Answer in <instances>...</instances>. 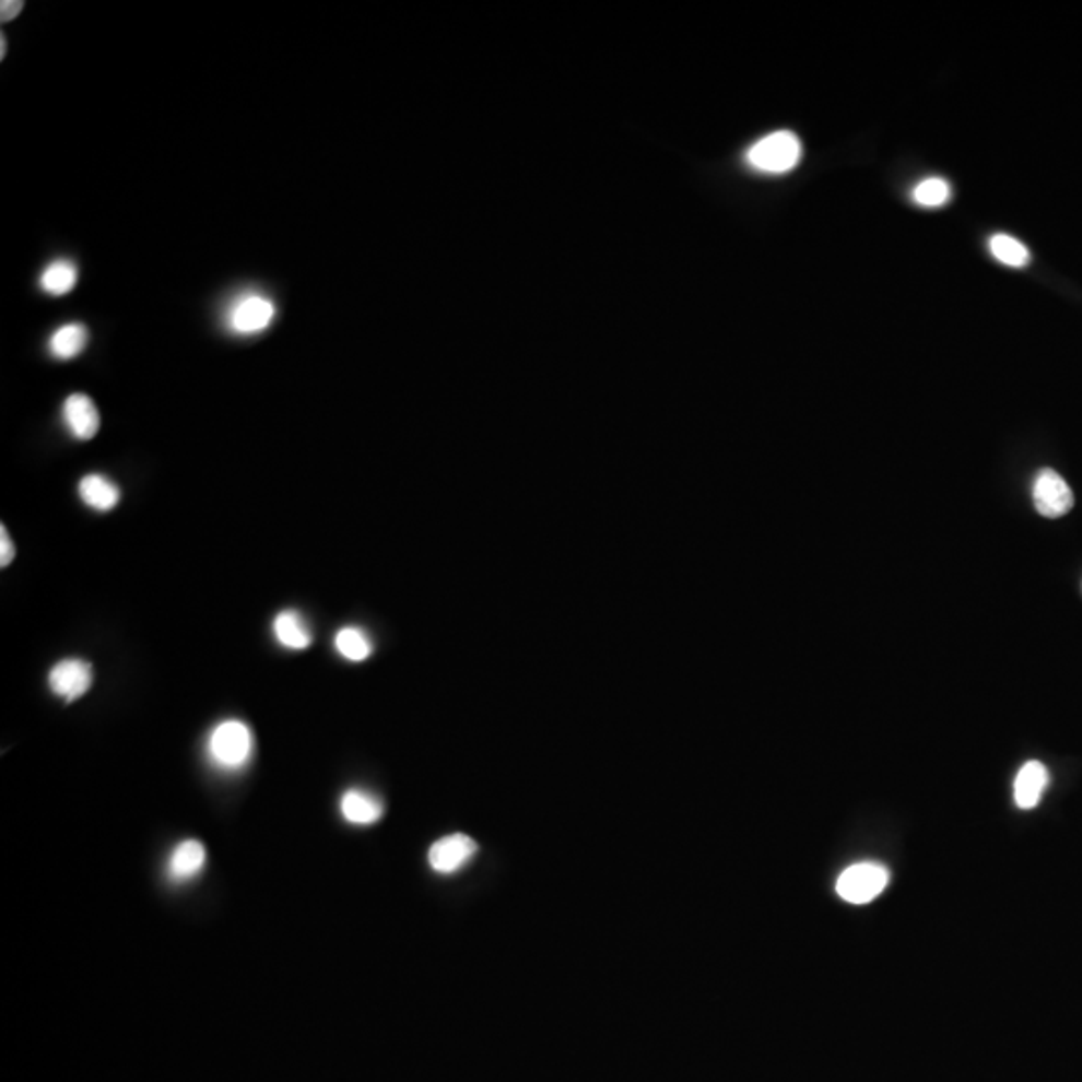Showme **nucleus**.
<instances>
[{
  "mask_svg": "<svg viewBox=\"0 0 1082 1082\" xmlns=\"http://www.w3.org/2000/svg\"><path fill=\"white\" fill-rule=\"evenodd\" d=\"M802 161V143L792 131L769 132L752 144L745 153V163L757 173L784 175L798 167Z\"/></svg>",
  "mask_w": 1082,
  "mask_h": 1082,
  "instance_id": "1",
  "label": "nucleus"
},
{
  "mask_svg": "<svg viewBox=\"0 0 1082 1082\" xmlns=\"http://www.w3.org/2000/svg\"><path fill=\"white\" fill-rule=\"evenodd\" d=\"M251 728L240 720H225L209 736L207 752L216 768L240 769L249 764L252 756Z\"/></svg>",
  "mask_w": 1082,
  "mask_h": 1082,
  "instance_id": "2",
  "label": "nucleus"
},
{
  "mask_svg": "<svg viewBox=\"0 0 1082 1082\" xmlns=\"http://www.w3.org/2000/svg\"><path fill=\"white\" fill-rule=\"evenodd\" d=\"M889 884V870L874 862H860L850 866L842 872L836 884L840 898L852 904H866L874 901Z\"/></svg>",
  "mask_w": 1082,
  "mask_h": 1082,
  "instance_id": "3",
  "label": "nucleus"
},
{
  "mask_svg": "<svg viewBox=\"0 0 1082 1082\" xmlns=\"http://www.w3.org/2000/svg\"><path fill=\"white\" fill-rule=\"evenodd\" d=\"M275 317L273 301L249 293L235 301L227 313L228 329L237 336H255L264 331Z\"/></svg>",
  "mask_w": 1082,
  "mask_h": 1082,
  "instance_id": "4",
  "label": "nucleus"
},
{
  "mask_svg": "<svg viewBox=\"0 0 1082 1082\" xmlns=\"http://www.w3.org/2000/svg\"><path fill=\"white\" fill-rule=\"evenodd\" d=\"M1033 499L1036 511L1050 519L1069 514L1070 507L1074 505V495L1069 483L1052 469L1038 471L1033 485Z\"/></svg>",
  "mask_w": 1082,
  "mask_h": 1082,
  "instance_id": "5",
  "label": "nucleus"
},
{
  "mask_svg": "<svg viewBox=\"0 0 1082 1082\" xmlns=\"http://www.w3.org/2000/svg\"><path fill=\"white\" fill-rule=\"evenodd\" d=\"M93 685V666L89 661L62 660L52 666L48 673V687L52 690L55 696L62 697L64 702H74L83 697Z\"/></svg>",
  "mask_w": 1082,
  "mask_h": 1082,
  "instance_id": "6",
  "label": "nucleus"
},
{
  "mask_svg": "<svg viewBox=\"0 0 1082 1082\" xmlns=\"http://www.w3.org/2000/svg\"><path fill=\"white\" fill-rule=\"evenodd\" d=\"M478 854V842L469 838L468 834H449L442 840L435 842L427 860L437 874H456L463 866L471 862Z\"/></svg>",
  "mask_w": 1082,
  "mask_h": 1082,
  "instance_id": "7",
  "label": "nucleus"
},
{
  "mask_svg": "<svg viewBox=\"0 0 1082 1082\" xmlns=\"http://www.w3.org/2000/svg\"><path fill=\"white\" fill-rule=\"evenodd\" d=\"M62 421L72 437L79 442L93 439L101 427V415L95 401L84 393H72L62 403Z\"/></svg>",
  "mask_w": 1082,
  "mask_h": 1082,
  "instance_id": "8",
  "label": "nucleus"
},
{
  "mask_svg": "<svg viewBox=\"0 0 1082 1082\" xmlns=\"http://www.w3.org/2000/svg\"><path fill=\"white\" fill-rule=\"evenodd\" d=\"M341 816L353 826H372L384 816V804L379 798L365 790H348L341 798Z\"/></svg>",
  "mask_w": 1082,
  "mask_h": 1082,
  "instance_id": "9",
  "label": "nucleus"
},
{
  "mask_svg": "<svg viewBox=\"0 0 1082 1082\" xmlns=\"http://www.w3.org/2000/svg\"><path fill=\"white\" fill-rule=\"evenodd\" d=\"M1048 784V772L1040 762H1026L1014 780V802L1022 810H1033L1040 802Z\"/></svg>",
  "mask_w": 1082,
  "mask_h": 1082,
  "instance_id": "10",
  "label": "nucleus"
},
{
  "mask_svg": "<svg viewBox=\"0 0 1082 1082\" xmlns=\"http://www.w3.org/2000/svg\"><path fill=\"white\" fill-rule=\"evenodd\" d=\"M204 862H207V852L201 842H180L168 858V877L175 882H187L203 872Z\"/></svg>",
  "mask_w": 1082,
  "mask_h": 1082,
  "instance_id": "11",
  "label": "nucleus"
},
{
  "mask_svg": "<svg viewBox=\"0 0 1082 1082\" xmlns=\"http://www.w3.org/2000/svg\"><path fill=\"white\" fill-rule=\"evenodd\" d=\"M273 636L287 649H307L313 644L311 627L297 610L277 613Z\"/></svg>",
  "mask_w": 1082,
  "mask_h": 1082,
  "instance_id": "12",
  "label": "nucleus"
},
{
  "mask_svg": "<svg viewBox=\"0 0 1082 1082\" xmlns=\"http://www.w3.org/2000/svg\"><path fill=\"white\" fill-rule=\"evenodd\" d=\"M79 495L84 505L93 507L96 511H108L120 502L119 487L101 473L84 475L79 483Z\"/></svg>",
  "mask_w": 1082,
  "mask_h": 1082,
  "instance_id": "13",
  "label": "nucleus"
},
{
  "mask_svg": "<svg viewBox=\"0 0 1082 1082\" xmlns=\"http://www.w3.org/2000/svg\"><path fill=\"white\" fill-rule=\"evenodd\" d=\"M86 343H89V329L81 324H69L62 325L52 333L50 341H48V349H50L52 357L69 361L81 355Z\"/></svg>",
  "mask_w": 1082,
  "mask_h": 1082,
  "instance_id": "14",
  "label": "nucleus"
},
{
  "mask_svg": "<svg viewBox=\"0 0 1082 1082\" xmlns=\"http://www.w3.org/2000/svg\"><path fill=\"white\" fill-rule=\"evenodd\" d=\"M77 279H79L77 264L60 259V261L48 264L47 269L43 271L40 289L52 297H62V295H69L72 289L77 287Z\"/></svg>",
  "mask_w": 1082,
  "mask_h": 1082,
  "instance_id": "15",
  "label": "nucleus"
},
{
  "mask_svg": "<svg viewBox=\"0 0 1082 1082\" xmlns=\"http://www.w3.org/2000/svg\"><path fill=\"white\" fill-rule=\"evenodd\" d=\"M988 251L1002 264H1009L1014 269L1026 267L1031 261L1028 247L1007 233H997L988 239Z\"/></svg>",
  "mask_w": 1082,
  "mask_h": 1082,
  "instance_id": "16",
  "label": "nucleus"
},
{
  "mask_svg": "<svg viewBox=\"0 0 1082 1082\" xmlns=\"http://www.w3.org/2000/svg\"><path fill=\"white\" fill-rule=\"evenodd\" d=\"M336 649L349 661H363L372 656L373 644L360 627H343L336 636Z\"/></svg>",
  "mask_w": 1082,
  "mask_h": 1082,
  "instance_id": "17",
  "label": "nucleus"
},
{
  "mask_svg": "<svg viewBox=\"0 0 1082 1082\" xmlns=\"http://www.w3.org/2000/svg\"><path fill=\"white\" fill-rule=\"evenodd\" d=\"M950 195H952V189H950L949 180L942 179V177H928L914 187L913 199L914 203L920 204L925 209H938V207L949 203Z\"/></svg>",
  "mask_w": 1082,
  "mask_h": 1082,
  "instance_id": "18",
  "label": "nucleus"
},
{
  "mask_svg": "<svg viewBox=\"0 0 1082 1082\" xmlns=\"http://www.w3.org/2000/svg\"><path fill=\"white\" fill-rule=\"evenodd\" d=\"M0 545H2V550H0V565L7 567L14 560V545H12L11 536L7 533L4 526L0 528Z\"/></svg>",
  "mask_w": 1082,
  "mask_h": 1082,
  "instance_id": "19",
  "label": "nucleus"
},
{
  "mask_svg": "<svg viewBox=\"0 0 1082 1082\" xmlns=\"http://www.w3.org/2000/svg\"><path fill=\"white\" fill-rule=\"evenodd\" d=\"M23 7L24 2H21V0H4L0 4V16H2V21L7 23V21L16 19L21 14V11H23Z\"/></svg>",
  "mask_w": 1082,
  "mask_h": 1082,
  "instance_id": "20",
  "label": "nucleus"
},
{
  "mask_svg": "<svg viewBox=\"0 0 1082 1082\" xmlns=\"http://www.w3.org/2000/svg\"><path fill=\"white\" fill-rule=\"evenodd\" d=\"M4 55H7V38L2 35L0 36V59H4Z\"/></svg>",
  "mask_w": 1082,
  "mask_h": 1082,
  "instance_id": "21",
  "label": "nucleus"
}]
</instances>
